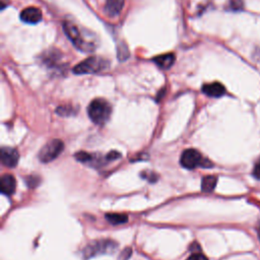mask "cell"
Instances as JSON below:
<instances>
[{"label":"cell","instance_id":"cell-1","mask_svg":"<svg viewBox=\"0 0 260 260\" xmlns=\"http://www.w3.org/2000/svg\"><path fill=\"white\" fill-rule=\"evenodd\" d=\"M63 28L66 36L70 39L72 44L78 50L89 52V51H92L93 48L95 47L94 41L87 38L86 35L82 32V30L76 24L69 21H65L63 23Z\"/></svg>","mask_w":260,"mask_h":260},{"label":"cell","instance_id":"cell-2","mask_svg":"<svg viewBox=\"0 0 260 260\" xmlns=\"http://www.w3.org/2000/svg\"><path fill=\"white\" fill-rule=\"evenodd\" d=\"M111 113L112 107L104 99H94L87 107L88 117L93 123L98 125L105 124L109 120Z\"/></svg>","mask_w":260,"mask_h":260},{"label":"cell","instance_id":"cell-3","mask_svg":"<svg viewBox=\"0 0 260 260\" xmlns=\"http://www.w3.org/2000/svg\"><path fill=\"white\" fill-rule=\"evenodd\" d=\"M180 162H181L182 167H184L185 169H188V170H192L197 167H201V168H211L212 167L211 161H209L207 158L203 157L198 150L193 149V148H189V149H186L183 151V153L181 155Z\"/></svg>","mask_w":260,"mask_h":260},{"label":"cell","instance_id":"cell-4","mask_svg":"<svg viewBox=\"0 0 260 260\" xmlns=\"http://www.w3.org/2000/svg\"><path fill=\"white\" fill-rule=\"evenodd\" d=\"M109 66V62L100 57H89L78 63L73 71L75 74L98 73L105 70Z\"/></svg>","mask_w":260,"mask_h":260},{"label":"cell","instance_id":"cell-5","mask_svg":"<svg viewBox=\"0 0 260 260\" xmlns=\"http://www.w3.org/2000/svg\"><path fill=\"white\" fill-rule=\"evenodd\" d=\"M64 148V144L60 139H53L46 143L39 152V159L43 162H49L59 156Z\"/></svg>","mask_w":260,"mask_h":260},{"label":"cell","instance_id":"cell-6","mask_svg":"<svg viewBox=\"0 0 260 260\" xmlns=\"http://www.w3.org/2000/svg\"><path fill=\"white\" fill-rule=\"evenodd\" d=\"M117 248V244L113 241L106 240V241H100L95 242L92 245H89L86 247L84 253L86 257H91L96 254H104V253H110L112 251H115Z\"/></svg>","mask_w":260,"mask_h":260},{"label":"cell","instance_id":"cell-7","mask_svg":"<svg viewBox=\"0 0 260 260\" xmlns=\"http://www.w3.org/2000/svg\"><path fill=\"white\" fill-rule=\"evenodd\" d=\"M19 159V153L15 148L12 147H2L1 148V161L5 167L14 168Z\"/></svg>","mask_w":260,"mask_h":260},{"label":"cell","instance_id":"cell-8","mask_svg":"<svg viewBox=\"0 0 260 260\" xmlns=\"http://www.w3.org/2000/svg\"><path fill=\"white\" fill-rule=\"evenodd\" d=\"M20 19L29 24H36L42 19V12L37 7H26L20 12Z\"/></svg>","mask_w":260,"mask_h":260},{"label":"cell","instance_id":"cell-9","mask_svg":"<svg viewBox=\"0 0 260 260\" xmlns=\"http://www.w3.org/2000/svg\"><path fill=\"white\" fill-rule=\"evenodd\" d=\"M202 91L208 96L219 98L225 93V87L219 82H211L204 84L202 86Z\"/></svg>","mask_w":260,"mask_h":260},{"label":"cell","instance_id":"cell-10","mask_svg":"<svg viewBox=\"0 0 260 260\" xmlns=\"http://www.w3.org/2000/svg\"><path fill=\"white\" fill-rule=\"evenodd\" d=\"M0 188H1V192L5 195L13 194L16 188V182L14 177L10 174L3 175L0 181Z\"/></svg>","mask_w":260,"mask_h":260},{"label":"cell","instance_id":"cell-11","mask_svg":"<svg viewBox=\"0 0 260 260\" xmlns=\"http://www.w3.org/2000/svg\"><path fill=\"white\" fill-rule=\"evenodd\" d=\"M124 6V0H107L105 11L110 16L118 15Z\"/></svg>","mask_w":260,"mask_h":260},{"label":"cell","instance_id":"cell-12","mask_svg":"<svg viewBox=\"0 0 260 260\" xmlns=\"http://www.w3.org/2000/svg\"><path fill=\"white\" fill-rule=\"evenodd\" d=\"M175 59H176V56L174 53H167V54H162L155 57L153 61L159 68L168 69L174 64Z\"/></svg>","mask_w":260,"mask_h":260},{"label":"cell","instance_id":"cell-13","mask_svg":"<svg viewBox=\"0 0 260 260\" xmlns=\"http://www.w3.org/2000/svg\"><path fill=\"white\" fill-rule=\"evenodd\" d=\"M217 177L215 176H206L201 180V190L203 192H212L216 186Z\"/></svg>","mask_w":260,"mask_h":260},{"label":"cell","instance_id":"cell-14","mask_svg":"<svg viewBox=\"0 0 260 260\" xmlns=\"http://www.w3.org/2000/svg\"><path fill=\"white\" fill-rule=\"evenodd\" d=\"M105 217L112 224H122L128 220V216L124 213H107Z\"/></svg>","mask_w":260,"mask_h":260},{"label":"cell","instance_id":"cell-15","mask_svg":"<svg viewBox=\"0 0 260 260\" xmlns=\"http://www.w3.org/2000/svg\"><path fill=\"white\" fill-rule=\"evenodd\" d=\"M243 0H230L229 1V8L233 11H239L243 9Z\"/></svg>","mask_w":260,"mask_h":260},{"label":"cell","instance_id":"cell-16","mask_svg":"<svg viewBox=\"0 0 260 260\" xmlns=\"http://www.w3.org/2000/svg\"><path fill=\"white\" fill-rule=\"evenodd\" d=\"M141 177L145 180H147L148 182L150 183H154L157 179V176L156 174H154L153 172H150V171H144L141 173Z\"/></svg>","mask_w":260,"mask_h":260},{"label":"cell","instance_id":"cell-17","mask_svg":"<svg viewBox=\"0 0 260 260\" xmlns=\"http://www.w3.org/2000/svg\"><path fill=\"white\" fill-rule=\"evenodd\" d=\"M75 158L79 161H82V162H86V161H89L91 159V155L85 151H79L75 154Z\"/></svg>","mask_w":260,"mask_h":260},{"label":"cell","instance_id":"cell-18","mask_svg":"<svg viewBox=\"0 0 260 260\" xmlns=\"http://www.w3.org/2000/svg\"><path fill=\"white\" fill-rule=\"evenodd\" d=\"M57 113L61 116H68V115H71L73 112H72V109L71 108H68V107H59L57 109Z\"/></svg>","mask_w":260,"mask_h":260},{"label":"cell","instance_id":"cell-19","mask_svg":"<svg viewBox=\"0 0 260 260\" xmlns=\"http://www.w3.org/2000/svg\"><path fill=\"white\" fill-rule=\"evenodd\" d=\"M186 260H208V259H207L206 256L203 255L202 253L195 252V253H193L191 256H189Z\"/></svg>","mask_w":260,"mask_h":260},{"label":"cell","instance_id":"cell-20","mask_svg":"<svg viewBox=\"0 0 260 260\" xmlns=\"http://www.w3.org/2000/svg\"><path fill=\"white\" fill-rule=\"evenodd\" d=\"M131 248H129V247H127L126 249H124L123 251H122V253L120 254V257H119V260H128L129 258H130V256H131Z\"/></svg>","mask_w":260,"mask_h":260},{"label":"cell","instance_id":"cell-21","mask_svg":"<svg viewBox=\"0 0 260 260\" xmlns=\"http://www.w3.org/2000/svg\"><path fill=\"white\" fill-rule=\"evenodd\" d=\"M252 175L257 180H260V158L256 161V164L254 166V169H253V172H252Z\"/></svg>","mask_w":260,"mask_h":260},{"label":"cell","instance_id":"cell-22","mask_svg":"<svg viewBox=\"0 0 260 260\" xmlns=\"http://www.w3.org/2000/svg\"><path fill=\"white\" fill-rule=\"evenodd\" d=\"M121 156V154L118 152V151H111L108 155H107V158L108 159H110V160H112V159H118L119 157Z\"/></svg>","mask_w":260,"mask_h":260}]
</instances>
